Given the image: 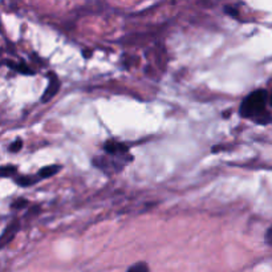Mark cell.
I'll list each match as a JSON object with an SVG mask.
<instances>
[{
  "mask_svg": "<svg viewBox=\"0 0 272 272\" xmlns=\"http://www.w3.org/2000/svg\"><path fill=\"white\" fill-rule=\"evenodd\" d=\"M28 204V202L25 201V199H23V198H20V199H17V201H15L14 203L11 204V207L12 208H23L25 207Z\"/></svg>",
  "mask_w": 272,
  "mask_h": 272,
  "instance_id": "8fae6325",
  "label": "cell"
},
{
  "mask_svg": "<svg viewBox=\"0 0 272 272\" xmlns=\"http://www.w3.org/2000/svg\"><path fill=\"white\" fill-rule=\"evenodd\" d=\"M269 97L268 90L258 89L255 92L250 93L240 104L239 113L243 118L252 119L258 125H268L271 123V112H269Z\"/></svg>",
  "mask_w": 272,
  "mask_h": 272,
  "instance_id": "6da1fadb",
  "label": "cell"
},
{
  "mask_svg": "<svg viewBox=\"0 0 272 272\" xmlns=\"http://www.w3.org/2000/svg\"><path fill=\"white\" fill-rule=\"evenodd\" d=\"M21 146H23V141H21L20 138H17L16 141H14V142L11 143L10 152H12V153H17V152H20L21 150Z\"/></svg>",
  "mask_w": 272,
  "mask_h": 272,
  "instance_id": "30bf717a",
  "label": "cell"
},
{
  "mask_svg": "<svg viewBox=\"0 0 272 272\" xmlns=\"http://www.w3.org/2000/svg\"><path fill=\"white\" fill-rule=\"evenodd\" d=\"M264 241H265V245L271 247V246H272V228L271 227L267 228V231H265Z\"/></svg>",
  "mask_w": 272,
  "mask_h": 272,
  "instance_id": "7c38bea8",
  "label": "cell"
},
{
  "mask_svg": "<svg viewBox=\"0 0 272 272\" xmlns=\"http://www.w3.org/2000/svg\"><path fill=\"white\" fill-rule=\"evenodd\" d=\"M60 169H62V166H58V165L45 166V167H43L40 171H39L38 177L40 178V179H47V178H51V177H53V175H56V174L60 171Z\"/></svg>",
  "mask_w": 272,
  "mask_h": 272,
  "instance_id": "5b68a950",
  "label": "cell"
},
{
  "mask_svg": "<svg viewBox=\"0 0 272 272\" xmlns=\"http://www.w3.org/2000/svg\"><path fill=\"white\" fill-rule=\"evenodd\" d=\"M104 150L108 156L121 161V162H132L133 157L129 153V147L125 143H121L116 140H109L104 143Z\"/></svg>",
  "mask_w": 272,
  "mask_h": 272,
  "instance_id": "7a4b0ae2",
  "label": "cell"
},
{
  "mask_svg": "<svg viewBox=\"0 0 272 272\" xmlns=\"http://www.w3.org/2000/svg\"><path fill=\"white\" fill-rule=\"evenodd\" d=\"M19 230H20V221L14 219L7 227L4 228V231L0 235V250L4 249L6 246H8L11 241L14 240Z\"/></svg>",
  "mask_w": 272,
  "mask_h": 272,
  "instance_id": "3957f363",
  "label": "cell"
},
{
  "mask_svg": "<svg viewBox=\"0 0 272 272\" xmlns=\"http://www.w3.org/2000/svg\"><path fill=\"white\" fill-rule=\"evenodd\" d=\"M17 171L16 166L14 165H7V166H0V177L2 178H8L15 175Z\"/></svg>",
  "mask_w": 272,
  "mask_h": 272,
  "instance_id": "52a82bcc",
  "label": "cell"
},
{
  "mask_svg": "<svg viewBox=\"0 0 272 272\" xmlns=\"http://www.w3.org/2000/svg\"><path fill=\"white\" fill-rule=\"evenodd\" d=\"M126 272H150V267L146 262H137L130 265Z\"/></svg>",
  "mask_w": 272,
  "mask_h": 272,
  "instance_id": "8992f818",
  "label": "cell"
},
{
  "mask_svg": "<svg viewBox=\"0 0 272 272\" xmlns=\"http://www.w3.org/2000/svg\"><path fill=\"white\" fill-rule=\"evenodd\" d=\"M11 68L16 69L17 72H20V73H24V75H34V72L31 71L29 68H27L24 64H19V65H14V64H10Z\"/></svg>",
  "mask_w": 272,
  "mask_h": 272,
  "instance_id": "9c48e42d",
  "label": "cell"
},
{
  "mask_svg": "<svg viewBox=\"0 0 272 272\" xmlns=\"http://www.w3.org/2000/svg\"><path fill=\"white\" fill-rule=\"evenodd\" d=\"M48 85L44 90V95L41 97V102H49L52 99H53L56 93L58 92V89H60V80L56 75H54L53 72H49L48 73Z\"/></svg>",
  "mask_w": 272,
  "mask_h": 272,
  "instance_id": "277c9868",
  "label": "cell"
},
{
  "mask_svg": "<svg viewBox=\"0 0 272 272\" xmlns=\"http://www.w3.org/2000/svg\"><path fill=\"white\" fill-rule=\"evenodd\" d=\"M40 178L36 175V177H27V175H24V177H19L16 179V184L20 185V186H31V185L36 184Z\"/></svg>",
  "mask_w": 272,
  "mask_h": 272,
  "instance_id": "ba28073f",
  "label": "cell"
}]
</instances>
